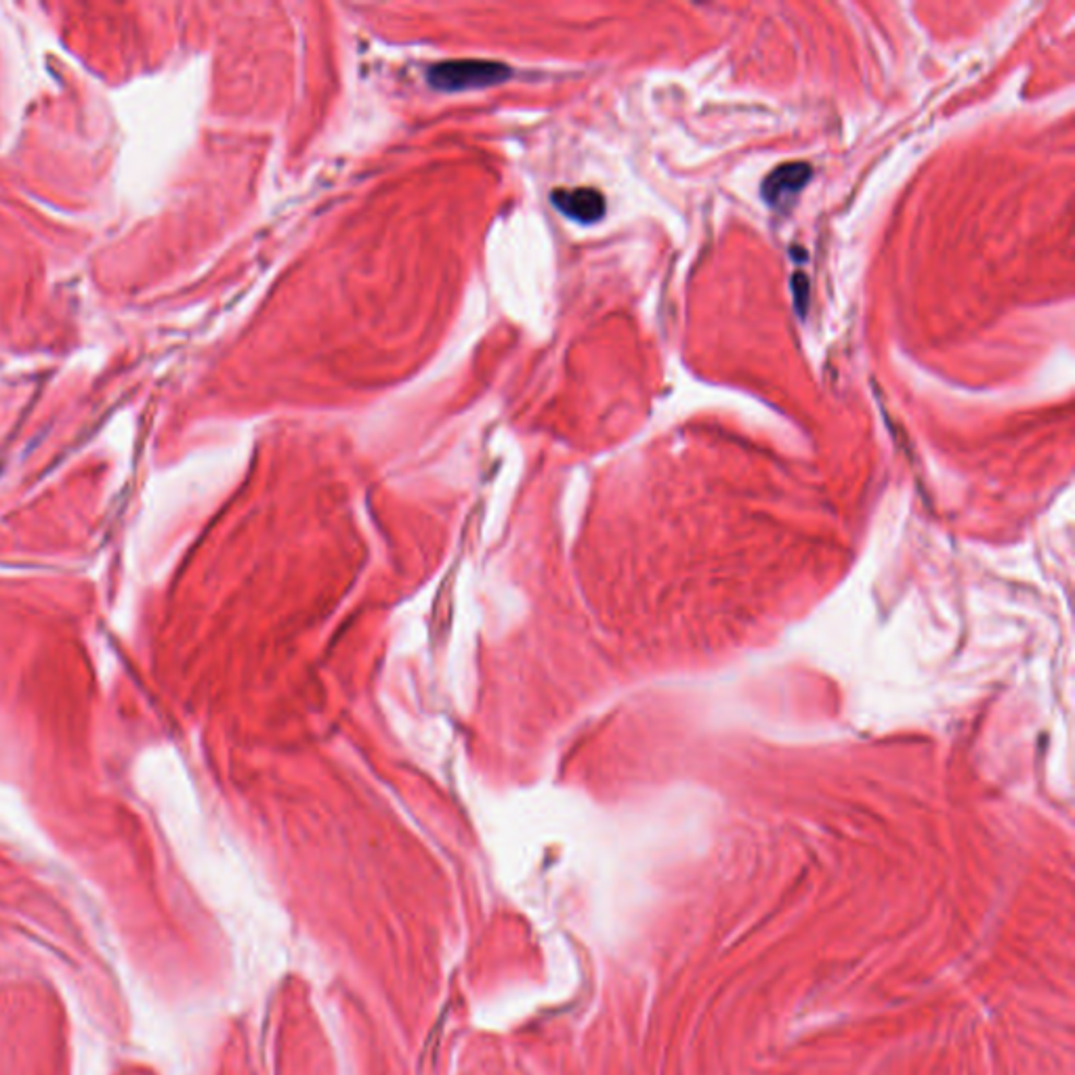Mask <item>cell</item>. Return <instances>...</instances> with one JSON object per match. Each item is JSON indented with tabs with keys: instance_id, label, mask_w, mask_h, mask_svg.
Listing matches in <instances>:
<instances>
[{
	"instance_id": "cell-1",
	"label": "cell",
	"mask_w": 1075,
	"mask_h": 1075,
	"mask_svg": "<svg viewBox=\"0 0 1075 1075\" xmlns=\"http://www.w3.org/2000/svg\"><path fill=\"white\" fill-rule=\"evenodd\" d=\"M509 76L511 70L505 63L484 61V59H457V61L437 63L429 72V82L437 91L457 93V91L492 86L507 81Z\"/></svg>"
},
{
	"instance_id": "cell-2",
	"label": "cell",
	"mask_w": 1075,
	"mask_h": 1075,
	"mask_svg": "<svg viewBox=\"0 0 1075 1075\" xmlns=\"http://www.w3.org/2000/svg\"><path fill=\"white\" fill-rule=\"evenodd\" d=\"M811 177H813V168L806 162L781 164L763 181L760 196L771 209L785 213L811 181Z\"/></svg>"
},
{
	"instance_id": "cell-3",
	"label": "cell",
	"mask_w": 1075,
	"mask_h": 1075,
	"mask_svg": "<svg viewBox=\"0 0 1075 1075\" xmlns=\"http://www.w3.org/2000/svg\"><path fill=\"white\" fill-rule=\"evenodd\" d=\"M553 204L582 225L596 223L605 215V198L591 188L557 189L553 191Z\"/></svg>"
},
{
	"instance_id": "cell-4",
	"label": "cell",
	"mask_w": 1075,
	"mask_h": 1075,
	"mask_svg": "<svg viewBox=\"0 0 1075 1075\" xmlns=\"http://www.w3.org/2000/svg\"><path fill=\"white\" fill-rule=\"evenodd\" d=\"M790 286H792V298H794L796 314L801 318H805L806 309H808V277L805 273L796 271L790 280Z\"/></svg>"
}]
</instances>
